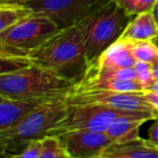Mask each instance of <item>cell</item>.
<instances>
[{
    "mask_svg": "<svg viewBox=\"0 0 158 158\" xmlns=\"http://www.w3.org/2000/svg\"><path fill=\"white\" fill-rule=\"evenodd\" d=\"M32 64L77 82L87 68L85 48L77 25L63 28L27 55Z\"/></svg>",
    "mask_w": 158,
    "mask_h": 158,
    "instance_id": "1",
    "label": "cell"
},
{
    "mask_svg": "<svg viewBox=\"0 0 158 158\" xmlns=\"http://www.w3.org/2000/svg\"><path fill=\"white\" fill-rule=\"evenodd\" d=\"M132 17L116 0H103L74 24L83 38L87 67L121 38Z\"/></svg>",
    "mask_w": 158,
    "mask_h": 158,
    "instance_id": "2",
    "label": "cell"
},
{
    "mask_svg": "<svg viewBox=\"0 0 158 158\" xmlns=\"http://www.w3.org/2000/svg\"><path fill=\"white\" fill-rule=\"evenodd\" d=\"M74 83L72 80L31 64L0 74V96L13 100L45 101L66 96Z\"/></svg>",
    "mask_w": 158,
    "mask_h": 158,
    "instance_id": "3",
    "label": "cell"
},
{
    "mask_svg": "<svg viewBox=\"0 0 158 158\" xmlns=\"http://www.w3.org/2000/svg\"><path fill=\"white\" fill-rule=\"evenodd\" d=\"M66 96L45 100L22 117L17 123L0 131V144L9 152L15 148H25L29 142L48 135L51 129L67 108Z\"/></svg>",
    "mask_w": 158,
    "mask_h": 158,
    "instance_id": "4",
    "label": "cell"
},
{
    "mask_svg": "<svg viewBox=\"0 0 158 158\" xmlns=\"http://www.w3.org/2000/svg\"><path fill=\"white\" fill-rule=\"evenodd\" d=\"M129 112L135 111H122L96 103L68 104L61 117L50 130L48 135H60L74 130L106 132L109 125L117 116Z\"/></svg>",
    "mask_w": 158,
    "mask_h": 158,
    "instance_id": "5",
    "label": "cell"
},
{
    "mask_svg": "<svg viewBox=\"0 0 158 158\" xmlns=\"http://www.w3.org/2000/svg\"><path fill=\"white\" fill-rule=\"evenodd\" d=\"M60 28L45 15L28 14L0 33V42L27 57L28 53Z\"/></svg>",
    "mask_w": 158,
    "mask_h": 158,
    "instance_id": "6",
    "label": "cell"
},
{
    "mask_svg": "<svg viewBox=\"0 0 158 158\" xmlns=\"http://www.w3.org/2000/svg\"><path fill=\"white\" fill-rule=\"evenodd\" d=\"M103 0H25L14 6L25 9L30 14L50 17L60 29L79 22L89 10Z\"/></svg>",
    "mask_w": 158,
    "mask_h": 158,
    "instance_id": "7",
    "label": "cell"
},
{
    "mask_svg": "<svg viewBox=\"0 0 158 158\" xmlns=\"http://www.w3.org/2000/svg\"><path fill=\"white\" fill-rule=\"evenodd\" d=\"M68 104L96 103L122 111L156 112L141 93H118L109 90H74L70 88L66 95Z\"/></svg>",
    "mask_w": 158,
    "mask_h": 158,
    "instance_id": "8",
    "label": "cell"
},
{
    "mask_svg": "<svg viewBox=\"0 0 158 158\" xmlns=\"http://www.w3.org/2000/svg\"><path fill=\"white\" fill-rule=\"evenodd\" d=\"M60 137L70 158H98L113 143L106 132L90 130L68 131Z\"/></svg>",
    "mask_w": 158,
    "mask_h": 158,
    "instance_id": "9",
    "label": "cell"
},
{
    "mask_svg": "<svg viewBox=\"0 0 158 158\" xmlns=\"http://www.w3.org/2000/svg\"><path fill=\"white\" fill-rule=\"evenodd\" d=\"M158 112H129L117 116L109 125L106 135L113 143L137 140L140 137V128L144 123L153 121Z\"/></svg>",
    "mask_w": 158,
    "mask_h": 158,
    "instance_id": "10",
    "label": "cell"
},
{
    "mask_svg": "<svg viewBox=\"0 0 158 158\" xmlns=\"http://www.w3.org/2000/svg\"><path fill=\"white\" fill-rule=\"evenodd\" d=\"M135 61L137 60L131 54L129 41L117 40L108 48H106L97 60L87 68H94L98 70H116L131 68L135 66Z\"/></svg>",
    "mask_w": 158,
    "mask_h": 158,
    "instance_id": "11",
    "label": "cell"
},
{
    "mask_svg": "<svg viewBox=\"0 0 158 158\" xmlns=\"http://www.w3.org/2000/svg\"><path fill=\"white\" fill-rule=\"evenodd\" d=\"M98 158H158L156 146L139 138L124 143H112Z\"/></svg>",
    "mask_w": 158,
    "mask_h": 158,
    "instance_id": "12",
    "label": "cell"
},
{
    "mask_svg": "<svg viewBox=\"0 0 158 158\" xmlns=\"http://www.w3.org/2000/svg\"><path fill=\"white\" fill-rule=\"evenodd\" d=\"M158 35V26L152 11L135 15L118 40L125 41H152Z\"/></svg>",
    "mask_w": 158,
    "mask_h": 158,
    "instance_id": "13",
    "label": "cell"
},
{
    "mask_svg": "<svg viewBox=\"0 0 158 158\" xmlns=\"http://www.w3.org/2000/svg\"><path fill=\"white\" fill-rule=\"evenodd\" d=\"M43 101L3 99L0 101V131L14 125Z\"/></svg>",
    "mask_w": 158,
    "mask_h": 158,
    "instance_id": "14",
    "label": "cell"
},
{
    "mask_svg": "<svg viewBox=\"0 0 158 158\" xmlns=\"http://www.w3.org/2000/svg\"><path fill=\"white\" fill-rule=\"evenodd\" d=\"M129 44L131 54L137 61L151 64L158 61V48L153 41H129Z\"/></svg>",
    "mask_w": 158,
    "mask_h": 158,
    "instance_id": "15",
    "label": "cell"
},
{
    "mask_svg": "<svg viewBox=\"0 0 158 158\" xmlns=\"http://www.w3.org/2000/svg\"><path fill=\"white\" fill-rule=\"evenodd\" d=\"M39 158H70L60 137L45 135L41 139Z\"/></svg>",
    "mask_w": 158,
    "mask_h": 158,
    "instance_id": "16",
    "label": "cell"
},
{
    "mask_svg": "<svg viewBox=\"0 0 158 158\" xmlns=\"http://www.w3.org/2000/svg\"><path fill=\"white\" fill-rule=\"evenodd\" d=\"M29 14L28 11L14 4H0V33Z\"/></svg>",
    "mask_w": 158,
    "mask_h": 158,
    "instance_id": "17",
    "label": "cell"
},
{
    "mask_svg": "<svg viewBox=\"0 0 158 158\" xmlns=\"http://www.w3.org/2000/svg\"><path fill=\"white\" fill-rule=\"evenodd\" d=\"M31 64L26 56H0V74L19 70Z\"/></svg>",
    "mask_w": 158,
    "mask_h": 158,
    "instance_id": "18",
    "label": "cell"
},
{
    "mask_svg": "<svg viewBox=\"0 0 158 158\" xmlns=\"http://www.w3.org/2000/svg\"><path fill=\"white\" fill-rule=\"evenodd\" d=\"M137 74V81L142 85L144 90L148 89L154 83V77L152 72V64L143 61H135L133 66Z\"/></svg>",
    "mask_w": 158,
    "mask_h": 158,
    "instance_id": "19",
    "label": "cell"
},
{
    "mask_svg": "<svg viewBox=\"0 0 158 158\" xmlns=\"http://www.w3.org/2000/svg\"><path fill=\"white\" fill-rule=\"evenodd\" d=\"M40 148H41V139L33 140L25 148H22L19 153L12 154L11 158H39Z\"/></svg>",
    "mask_w": 158,
    "mask_h": 158,
    "instance_id": "20",
    "label": "cell"
},
{
    "mask_svg": "<svg viewBox=\"0 0 158 158\" xmlns=\"http://www.w3.org/2000/svg\"><path fill=\"white\" fill-rule=\"evenodd\" d=\"M148 142L155 146H158V113L148 131Z\"/></svg>",
    "mask_w": 158,
    "mask_h": 158,
    "instance_id": "21",
    "label": "cell"
},
{
    "mask_svg": "<svg viewBox=\"0 0 158 158\" xmlns=\"http://www.w3.org/2000/svg\"><path fill=\"white\" fill-rule=\"evenodd\" d=\"M143 96L146 101L150 103V106L154 109V111L158 112V94L150 89H146L143 92Z\"/></svg>",
    "mask_w": 158,
    "mask_h": 158,
    "instance_id": "22",
    "label": "cell"
},
{
    "mask_svg": "<svg viewBox=\"0 0 158 158\" xmlns=\"http://www.w3.org/2000/svg\"><path fill=\"white\" fill-rule=\"evenodd\" d=\"M0 56H23L13 48L6 46L0 42Z\"/></svg>",
    "mask_w": 158,
    "mask_h": 158,
    "instance_id": "23",
    "label": "cell"
},
{
    "mask_svg": "<svg viewBox=\"0 0 158 158\" xmlns=\"http://www.w3.org/2000/svg\"><path fill=\"white\" fill-rule=\"evenodd\" d=\"M12 154L8 151V148L6 146L0 144V158H11Z\"/></svg>",
    "mask_w": 158,
    "mask_h": 158,
    "instance_id": "24",
    "label": "cell"
},
{
    "mask_svg": "<svg viewBox=\"0 0 158 158\" xmlns=\"http://www.w3.org/2000/svg\"><path fill=\"white\" fill-rule=\"evenodd\" d=\"M152 13H153V16H154L155 22H156V24H157V26H158V0H157L156 2H155L154 6H153Z\"/></svg>",
    "mask_w": 158,
    "mask_h": 158,
    "instance_id": "25",
    "label": "cell"
},
{
    "mask_svg": "<svg viewBox=\"0 0 158 158\" xmlns=\"http://www.w3.org/2000/svg\"><path fill=\"white\" fill-rule=\"evenodd\" d=\"M152 72L154 81H158V61L152 64Z\"/></svg>",
    "mask_w": 158,
    "mask_h": 158,
    "instance_id": "26",
    "label": "cell"
},
{
    "mask_svg": "<svg viewBox=\"0 0 158 158\" xmlns=\"http://www.w3.org/2000/svg\"><path fill=\"white\" fill-rule=\"evenodd\" d=\"M25 0H0V4H16Z\"/></svg>",
    "mask_w": 158,
    "mask_h": 158,
    "instance_id": "27",
    "label": "cell"
},
{
    "mask_svg": "<svg viewBox=\"0 0 158 158\" xmlns=\"http://www.w3.org/2000/svg\"><path fill=\"white\" fill-rule=\"evenodd\" d=\"M148 89L152 90V92H154V93H157V94H158V81H154V83L152 84V86H151Z\"/></svg>",
    "mask_w": 158,
    "mask_h": 158,
    "instance_id": "28",
    "label": "cell"
},
{
    "mask_svg": "<svg viewBox=\"0 0 158 158\" xmlns=\"http://www.w3.org/2000/svg\"><path fill=\"white\" fill-rule=\"evenodd\" d=\"M152 41H153V42H154V43H155V45H156V46H157V48H158V35H156V37H155V38H154V39H153V40H152Z\"/></svg>",
    "mask_w": 158,
    "mask_h": 158,
    "instance_id": "29",
    "label": "cell"
},
{
    "mask_svg": "<svg viewBox=\"0 0 158 158\" xmlns=\"http://www.w3.org/2000/svg\"><path fill=\"white\" fill-rule=\"evenodd\" d=\"M3 99H6V98L2 97V96H0V101H1V100H3Z\"/></svg>",
    "mask_w": 158,
    "mask_h": 158,
    "instance_id": "30",
    "label": "cell"
},
{
    "mask_svg": "<svg viewBox=\"0 0 158 158\" xmlns=\"http://www.w3.org/2000/svg\"><path fill=\"white\" fill-rule=\"evenodd\" d=\"M156 148H157V151H158V146H156Z\"/></svg>",
    "mask_w": 158,
    "mask_h": 158,
    "instance_id": "31",
    "label": "cell"
}]
</instances>
